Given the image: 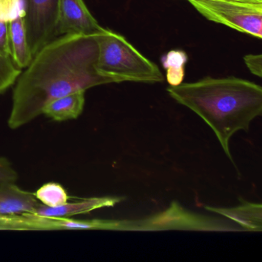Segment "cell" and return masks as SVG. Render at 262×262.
Returning <instances> with one entry per match:
<instances>
[{"instance_id": "cell-22", "label": "cell", "mask_w": 262, "mask_h": 262, "mask_svg": "<svg viewBox=\"0 0 262 262\" xmlns=\"http://www.w3.org/2000/svg\"><path fill=\"white\" fill-rule=\"evenodd\" d=\"M185 78V69L167 70L166 80L170 86H178L183 82Z\"/></svg>"}, {"instance_id": "cell-18", "label": "cell", "mask_w": 262, "mask_h": 262, "mask_svg": "<svg viewBox=\"0 0 262 262\" xmlns=\"http://www.w3.org/2000/svg\"><path fill=\"white\" fill-rule=\"evenodd\" d=\"M29 231V222L24 214L0 216V231Z\"/></svg>"}, {"instance_id": "cell-3", "label": "cell", "mask_w": 262, "mask_h": 262, "mask_svg": "<svg viewBox=\"0 0 262 262\" xmlns=\"http://www.w3.org/2000/svg\"><path fill=\"white\" fill-rule=\"evenodd\" d=\"M96 39L99 48L96 69L112 82H163L165 78L159 67L122 35L105 28Z\"/></svg>"}, {"instance_id": "cell-14", "label": "cell", "mask_w": 262, "mask_h": 262, "mask_svg": "<svg viewBox=\"0 0 262 262\" xmlns=\"http://www.w3.org/2000/svg\"><path fill=\"white\" fill-rule=\"evenodd\" d=\"M33 194L41 204L52 208L64 205L69 200V195L65 188L56 182L45 184Z\"/></svg>"}, {"instance_id": "cell-1", "label": "cell", "mask_w": 262, "mask_h": 262, "mask_svg": "<svg viewBox=\"0 0 262 262\" xmlns=\"http://www.w3.org/2000/svg\"><path fill=\"white\" fill-rule=\"evenodd\" d=\"M98 53L96 36L62 35L44 46L15 83L9 127L30 123L55 99L112 83L96 69Z\"/></svg>"}, {"instance_id": "cell-8", "label": "cell", "mask_w": 262, "mask_h": 262, "mask_svg": "<svg viewBox=\"0 0 262 262\" xmlns=\"http://www.w3.org/2000/svg\"><path fill=\"white\" fill-rule=\"evenodd\" d=\"M40 202L33 193L15 185V182L0 183V216L34 213Z\"/></svg>"}, {"instance_id": "cell-10", "label": "cell", "mask_w": 262, "mask_h": 262, "mask_svg": "<svg viewBox=\"0 0 262 262\" xmlns=\"http://www.w3.org/2000/svg\"><path fill=\"white\" fill-rule=\"evenodd\" d=\"M205 209L231 219L242 227L245 231H262V205L241 201V205L234 208L205 206Z\"/></svg>"}, {"instance_id": "cell-20", "label": "cell", "mask_w": 262, "mask_h": 262, "mask_svg": "<svg viewBox=\"0 0 262 262\" xmlns=\"http://www.w3.org/2000/svg\"><path fill=\"white\" fill-rule=\"evenodd\" d=\"M244 62L251 73L257 77L262 76V56L260 54H248L244 56Z\"/></svg>"}, {"instance_id": "cell-11", "label": "cell", "mask_w": 262, "mask_h": 262, "mask_svg": "<svg viewBox=\"0 0 262 262\" xmlns=\"http://www.w3.org/2000/svg\"><path fill=\"white\" fill-rule=\"evenodd\" d=\"M10 56L21 70L27 68L33 56L29 43L24 15H19L9 23Z\"/></svg>"}, {"instance_id": "cell-9", "label": "cell", "mask_w": 262, "mask_h": 262, "mask_svg": "<svg viewBox=\"0 0 262 262\" xmlns=\"http://www.w3.org/2000/svg\"><path fill=\"white\" fill-rule=\"evenodd\" d=\"M122 201L119 197L89 198L79 202L64 204L60 206L52 207L40 205L33 214L43 217H67L77 214H88L99 208L113 207Z\"/></svg>"}, {"instance_id": "cell-13", "label": "cell", "mask_w": 262, "mask_h": 262, "mask_svg": "<svg viewBox=\"0 0 262 262\" xmlns=\"http://www.w3.org/2000/svg\"><path fill=\"white\" fill-rule=\"evenodd\" d=\"M44 229L49 230H110L125 231V220L76 221L67 217H44Z\"/></svg>"}, {"instance_id": "cell-16", "label": "cell", "mask_w": 262, "mask_h": 262, "mask_svg": "<svg viewBox=\"0 0 262 262\" xmlns=\"http://www.w3.org/2000/svg\"><path fill=\"white\" fill-rule=\"evenodd\" d=\"M19 15L25 16L24 0H0V21L10 23Z\"/></svg>"}, {"instance_id": "cell-5", "label": "cell", "mask_w": 262, "mask_h": 262, "mask_svg": "<svg viewBox=\"0 0 262 262\" xmlns=\"http://www.w3.org/2000/svg\"><path fill=\"white\" fill-rule=\"evenodd\" d=\"M168 230H188L202 231H245L225 221L205 217L186 211L178 202L163 212L142 220L127 221L125 231H161Z\"/></svg>"}, {"instance_id": "cell-4", "label": "cell", "mask_w": 262, "mask_h": 262, "mask_svg": "<svg viewBox=\"0 0 262 262\" xmlns=\"http://www.w3.org/2000/svg\"><path fill=\"white\" fill-rule=\"evenodd\" d=\"M211 21L240 33L262 38V2L243 0H186Z\"/></svg>"}, {"instance_id": "cell-23", "label": "cell", "mask_w": 262, "mask_h": 262, "mask_svg": "<svg viewBox=\"0 0 262 262\" xmlns=\"http://www.w3.org/2000/svg\"><path fill=\"white\" fill-rule=\"evenodd\" d=\"M243 1H254V2H262V0H243Z\"/></svg>"}, {"instance_id": "cell-7", "label": "cell", "mask_w": 262, "mask_h": 262, "mask_svg": "<svg viewBox=\"0 0 262 262\" xmlns=\"http://www.w3.org/2000/svg\"><path fill=\"white\" fill-rule=\"evenodd\" d=\"M84 0H59L58 36L65 34L97 36L104 31Z\"/></svg>"}, {"instance_id": "cell-21", "label": "cell", "mask_w": 262, "mask_h": 262, "mask_svg": "<svg viewBox=\"0 0 262 262\" xmlns=\"http://www.w3.org/2000/svg\"><path fill=\"white\" fill-rule=\"evenodd\" d=\"M0 53L11 57L9 39V23L4 21H0Z\"/></svg>"}, {"instance_id": "cell-15", "label": "cell", "mask_w": 262, "mask_h": 262, "mask_svg": "<svg viewBox=\"0 0 262 262\" xmlns=\"http://www.w3.org/2000/svg\"><path fill=\"white\" fill-rule=\"evenodd\" d=\"M21 73L22 70L15 65L11 57L0 53V95L16 83Z\"/></svg>"}, {"instance_id": "cell-2", "label": "cell", "mask_w": 262, "mask_h": 262, "mask_svg": "<svg viewBox=\"0 0 262 262\" xmlns=\"http://www.w3.org/2000/svg\"><path fill=\"white\" fill-rule=\"evenodd\" d=\"M167 92L211 127L232 162L230 139L239 130L248 132L251 121L262 114L261 87L240 78L206 77L169 86Z\"/></svg>"}, {"instance_id": "cell-12", "label": "cell", "mask_w": 262, "mask_h": 262, "mask_svg": "<svg viewBox=\"0 0 262 262\" xmlns=\"http://www.w3.org/2000/svg\"><path fill=\"white\" fill-rule=\"evenodd\" d=\"M85 93L76 92L52 101L46 105L42 114L56 122L77 119L85 106Z\"/></svg>"}, {"instance_id": "cell-6", "label": "cell", "mask_w": 262, "mask_h": 262, "mask_svg": "<svg viewBox=\"0 0 262 262\" xmlns=\"http://www.w3.org/2000/svg\"><path fill=\"white\" fill-rule=\"evenodd\" d=\"M26 27L32 54L58 36L59 0H24Z\"/></svg>"}, {"instance_id": "cell-17", "label": "cell", "mask_w": 262, "mask_h": 262, "mask_svg": "<svg viewBox=\"0 0 262 262\" xmlns=\"http://www.w3.org/2000/svg\"><path fill=\"white\" fill-rule=\"evenodd\" d=\"M188 60L187 53L183 50H170L161 58L162 67L167 70H179L185 69V64Z\"/></svg>"}, {"instance_id": "cell-19", "label": "cell", "mask_w": 262, "mask_h": 262, "mask_svg": "<svg viewBox=\"0 0 262 262\" xmlns=\"http://www.w3.org/2000/svg\"><path fill=\"white\" fill-rule=\"evenodd\" d=\"M18 174L8 159L0 157V183L16 182Z\"/></svg>"}]
</instances>
